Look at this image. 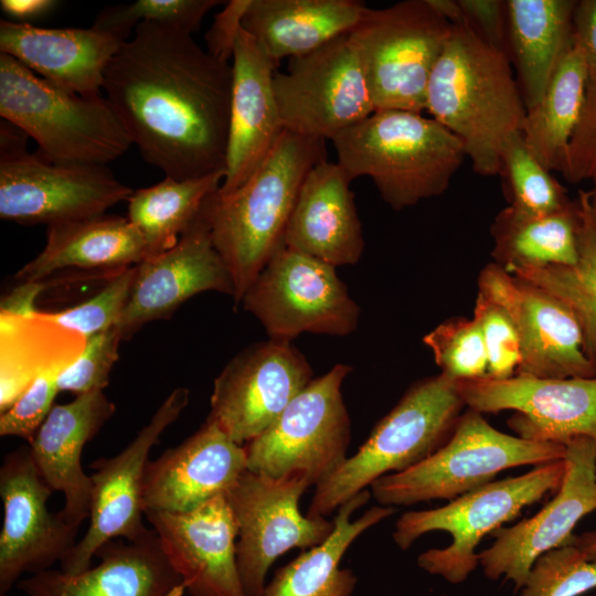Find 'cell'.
Returning <instances> with one entry per match:
<instances>
[{
	"mask_svg": "<svg viewBox=\"0 0 596 596\" xmlns=\"http://www.w3.org/2000/svg\"><path fill=\"white\" fill-rule=\"evenodd\" d=\"M233 72L192 34L141 22L109 63L104 91L143 160L166 177L223 172Z\"/></svg>",
	"mask_w": 596,
	"mask_h": 596,
	"instance_id": "1",
	"label": "cell"
},
{
	"mask_svg": "<svg viewBox=\"0 0 596 596\" xmlns=\"http://www.w3.org/2000/svg\"><path fill=\"white\" fill-rule=\"evenodd\" d=\"M425 110L459 138L472 170L483 177L499 174L503 143L522 130L526 115L507 53L467 21L451 25L428 81Z\"/></svg>",
	"mask_w": 596,
	"mask_h": 596,
	"instance_id": "2",
	"label": "cell"
},
{
	"mask_svg": "<svg viewBox=\"0 0 596 596\" xmlns=\"http://www.w3.org/2000/svg\"><path fill=\"white\" fill-rule=\"evenodd\" d=\"M324 159V140L284 130L270 153L242 187L226 194L216 190L205 199L201 212L232 276L235 307L284 246L299 188L310 169Z\"/></svg>",
	"mask_w": 596,
	"mask_h": 596,
	"instance_id": "3",
	"label": "cell"
},
{
	"mask_svg": "<svg viewBox=\"0 0 596 596\" xmlns=\"http://www.w3.org/2000/svg\"><path fill=\"white\" fill-rule=\"evenodd\" d=\"M331 141L350 177H369L397 211L443 194L467 158L451 131L409 110H375Z\"/></svg>",
	"mask_w": 596,
	"mask_h": 596,
	"instance_id": "4",
	"label": "cell"
},
{
	"mask_svg": "<svg viewBox=\"0 0 596 596\" xmlns=\"http://www.w3.org/2000/svg\"><path fill=\"white\" fill-rule=\"evenodd\" d=\"M465 406L443 373L415 382L356 453L315 487L307 515L327 518L381 477L427 459L450 438Z\"/></svg>",
	"mask_w": 596,
	"mask_h": 596,
	"instance_id": "5",
	"label": "cell"
},
{
	"mask_svg": "<svg viewBox=\"0 0 596 596\" xmlns=\"http://www.w3.org/2000/svg\"><path fill=\"white\" fill-rule=\"evenodd\" d=\"M0 116L34 139L38 152L52 162L106 166L132 145L106 97L58 88L3 53Z\"/></svg>",
	"mask_w": 596,
	"mask_h": 596,
	"instance_id": "6",
	"label": "cell"
},
{
	"mask_svg": "<svg viewBox=\"0 0 596 596\" xmlns=\"http://www.w3.org/2000/svg\"><path fill=\"white\" fill-rule=\"evenodd\" d=\"M564 469V459L534 466L523 475L492 481L443 507L405 512L395 523L393 541L407 550L428 532L449 533L448 546L421 553L417 564L450 584H461L479 566L476 549L480 541L517 519L524 508L546 493L556 492Z\"/></svg>",
	"mask_w": 596,
	"mask_h": 596,
	"instance_id": "7",
	"label": "cell"
},
{
	"mask_svg": "<svg viewBox=\"0 0 596 596\" xmlns=\"http://www.w3.org/2000/svg\"><path fill=\"white\" fill-rule=\"evenodd\" d=\"M565 454V445L502 433L483 414L467 407L443 447L405 471L375 480L371 492L387 507L434 499L450 501L494 481L501 471L561 460Z\"/></svg>",
	"mask_w": 596,
	"mask_h": 596,
	"instance_id": "8",
	"label": "cell"
},
{
	"mask_svg": "<svg viewBox=\"0 0 596 596\" xmlns=\"http://www.w3.org/2000/svg\"><path fill=\"white\" fill-rule=\"evenodd\" d=\"M451 25L427 0L365 9L350 38L375 110L426 109L428 81Z\"/></svg>",
	"mask_w": 596,
	"mask_h": 596,
	"instance_id": "9",
	"label": "cell"
},
{
	"mask_svg": "<svg viewBox=\"0 0 596 596\" xmlns=\"http://www.w3.org/2000/svg\"><path fill=\"white\" fill-rule=\"evenodd\" d=\"M28 135L0 125V217L24 225H52L106 213L134 190L106 166L60 163L26 149Z\"/></svg>",
	"mask_w": 596,
	"mask_h": 596,
	"instance_id": "10",
	"label": "cell"
},
{
	"mask_svg": "<svg viewBox=\"0 0 596 596\" xmlns=\"http://www.w3.org/2000/svg\"><path fill=\"white\" fill-rule=\"evenodd\" d=\"M352 366L336 364L313 380L260 435L244 445L247 469L274 478L304 475L311 486L348 458L351 421L342 384Z\"/></svg>",
	"mask_w": 596,
	"mask_h": 596,
	"instance_id": "11",
	"label": "cell"
},
{
	"mask_svg": "<svg viewBox=\"0 0 596 596\" xmlns=\"http://www.w3.org/2000/svg\"><path fill=\"white\" fill-rule=\"evenodd\" d=\"M269 339L291 342L301 333L342 337L359 323L360 307L336 267L279 248L244 294L241 304Z\"/></svg>",
	"mask_w": 596,
	"mask_h": 596,
	"instance_id": "12",
	"label": "cell"
},
{
	"mask_svg": "<svg viewBox=\"0 0 596 596\" xmlns=\"http://www.w3.org/2000/svg\"><path fill=\"white\" fill-rule=\"evenodd\" d=\"M309 487L300 473L274 478L247 469L224 493L237 525L236 562L246 596L264 595L268 570L284 553L317 546L333 531V520L301 513Z\"/></svg>",
	"mask_w": 596,
	"mask_h": 596,
	"instance_id": "13",
	"label": "cell"
},
{
	"mask_svg": "<svg viewBox=\"0 0 596 596\" xmlns=\"http://www.w3.org/2000/svg\"><path fill=\"white\" fill-rule=\"evenodd\" d=\"M274 91L284 129L307 138L332 140L375 111L350 32L289 58Z\"/></svg>",
	"mask_w": 596,
	"mask_h": 596,
	"instance_id": "14",
	"label": "cell"
},
{
	"mask_svg": "<svg viewBox=\"0 0 596 596\" xmlns=\"http://www.w3.org/2000/svg\"><path fill=\"white\" fill-rule=\"evenodd\" d=\"M187 387L174 389L149 423L116 456L92 464L89 524L84 536L60 563L61 571L79 574L92 566L98 550L117 538L136 541L151 529L143 525V485L151 448L189 403Z\"/></svg>",
	"mask_w": 596,
	"mask_h": 596,
	"instance_id": "15",
	"label": "cell"
},
{
	"mask_svg": "<svg viewBox=\"0 0 596 596\" xmlns=\"http://www.w3.org/2000/svg\"><path fill=\"white\" fill-rule=\"evenodd\" d=\"M312 380L310 364L291 342L253 343L215 377L207 418L244 446L266 430Z\"/></svg>",
	"mask_w": 596,
	"mask_h": 596,
	"instance_id": "16",
	"label": "cell"
},
{
	"mask_svg": "<svg viewBox=\"0 0 596 596\" xmlns=\"http://www.w3.org/2000/svg\"><path fill=\"white\" fill-rule=\"evenodd\" d=\"M565 446L564 475L552 499L534 515L494 531V542L478 553L489 579L510 581L520 590L535 560L573 544L576 524L596 511V443L579 437Z\"/></svg>",
	"mask_w": 596,
	"mask_h": 596,
	"instance_id": "17",
	"label": "cell"
},
{
	"mask_svg": "<svg viewBox=\"0 0 596 596\" xmlns=\"http://www.w3.org/2000/svg\"><path fill=\"white\" fill-rule=\"evenodd\" d=\"M468 408L481 414L514 411L508 426L517 436L566 445L586 437L596 443V376L543 379L514 374L454 380Z\"/></svg>",
	"mask_w": 596,
	"mask_h": 596,
	"instance_id": "18",
	"label": "cell"
},
{
	"mask_svg": "<svg viewBox=\"0 0 596 596\" xmlns=\"http://www.w3.org/2000/svg\"><path fill=\"white\" fill-rule=\"evenodd\" d=\"M52 492L29 447L4 457L0 468V596L18 585L23 574L34 575L61 563L77 543L79 529L70 524L61 511L49 510Z\"/></svg>",
	"mask_w": 596,
	"mask_h": 596,
	"instance_id": "19",
	"label": "cell"
},
{
	"mask_svg": "<svg viewBox=\"0 0 596 596\" xmlns=\"http://www.w3.org/2000/svg\"><path fill=\"white\" fill-rule=\"evenodd\" d=\"M477 285L478 292L499 304L517 327L522 360L515 374L543 379L596 376L582 329L562 301L493 262L482 268Z\"/></svg>",
	"mask_w": 596,
	"mask_h": 596,
	"instance_id": "20",
	"label": "cell"
},
{
	"mask_svg": "<svg viewBox=\"0 0 596 596\" xmlns=\"http://www.w3.org/2000/svg\"><path fill=\"white\" fill-rule=\"evenodd\" d=\"M204 291L233 297L234 285L200 210L174 246L136 265L130 296L116 324L121 340H129L153 320L170 318L183 302Z\"/></svg>",
	"mask_w": 596,
	"mask_h": 596,
	"instance_id": "21",
	"label": "cell"
},
{
	"mask_svg": "<svg viewBox=\"0 0 596 596\" xmlns=\"http://www.w3.org/2000/svg\"><path fill=\"white\" fill-rule=\"evenodd\" d=\"M145 518L190 596H246L236 562L237 525L224 497L188 512Z\"/></svg>",
	"mask_w": 596,
	"mask_h": 596,
	"instance_id": "22",
	"label": "cell"
},
{
	"mask_svg": "<svg viewBox=\"0 0 596 596\" xmlns=\"http://www.w3.org/2000/svg\"><path fill=\"white\" fill-rule=\"evenodd\" d=\"M247 470L244 446L215 422L149 460L143 485L146 511L188 512L224 494Z\"/></svg>",
	"mask_w": 596,
	"mask_h": 596,
	"instance_id": "23",
	"label": "cell"
},
{
	"mask_svg": "<svg viewBox=\"0 0 596 596\" xmlns=\"http://www.w3.org/2000/svg\"><path fill=\"white\" fill-rule=\"evenodd\" d=\"M226 169L220 193L242 187L270 153L284 126L274 91L278 64L243 28L233 54Z\"/></svg>",
	"mask_w": 596,
	"mask_h": 596,
	"instance_id": "24",
	"label": "cell"
},
{
	"mask_svg": "<svg viewBox=\"0 0 596 596\" xmlns=\"http://www.w3.org/2000/svg\"><path fill=\"white\" fill-rule=\"evenodd\" d=\"M98 564L70 575L47 570L18 583L28 596H184L185 586L151 531L136 541H109Z\"/></svg>",
	"mask_w": 596,
	"mask_h": 596,
	"instance_id": "25",
	"label": "cell"
},
{
	"mask_svg": "<svg viewBox=\"0 0 596 596\" xmlns=\"http://www.w3.org/2000/svg\"><path fill=\"white\" fill-rule=\"evenodd\" d=\"M338 162L320 161L305 177L284 236V246L334 267L356 264L364 249L350 184Z\"/></svg>",
	"mask_w": 596,
	"mask_h": 596,
	"instance_id": "26",
	"label": "cell"
},
{
	"mask_svg": "<svg viewBox=\"0 0 596 596\" xmlns=\"http://www.w3.org/2000/svg\"><path fill=\"white\" fill-rule=\"evenodd\" d=\"M126 41L93 26L41 28L0 21V52L52 85L83 96L104 89L106 70Z\"/></svg>",
	"mask_w": 596,
	"mask_h": 596,
	"instance_id": "27",
	"label": "cell"
},
{
	"mask_svg": "<svg viewBox=\"0 0 596 596\" xmlns=\"http://www.w3.org/2000/svg\"><path fill=\"white\" fill-rule=\"evenodd\" d=\"M115 411L104 391L76 395L70 403L54 405L29 441L41 476L53 491L64 496L63 518L78 529L89 518L92 496V480L83 470L82 453Z\"/></svg>",
	"mask_w": 596,
	"mask_h": 596,
	"instance_id": "28",
	"label": "cell"
},
{
	"mask_svg": "<svg viewBox=\"0 0 596 596\" xmlns=\"http://www.w3.org/2000/svg\"><path fill=\"white\" fill-rule=\"evenodd\" d=\"M146 257L145 242L128 217L104 213L49 225L45 246L14 280L39 283L71 268L118 272Z\"/></svg>",
	"mask_w": 596,
	"mask_h": 596,
	"instance_id": "29",
	"label": "cell"
},
{
	"mask_svg": "<svg viewBox=\"0 0 596 596\" xmlns=\"http://www.w3.org/2000/svg\"><path fill=\"white\" fill-rule=\"evenodd\" d=\"M366 8L360 0H252L242 28L279 64L349 33Z\"/></svg>",
	"mask_w": 596,
	"mask_h": 596,
	"instance_id": "30",
	"label": "cell"
},
{
	"mask_svg": "<svg viewBox=\"0 0 596 596\" xmlns=\"http://www.w3.org/2000/svg\"><path fill=\"white\" fill-rule=\"evenodd\" d=\"M86 341L40 309L25 315L0 312V413L39 377L67 370Z\"/></svg>",
	"mask_w": 596,
	"mask_h": 596,
	"instance_id": "31",
	"label": "cell"
},
{
	"mask_svg": "<svg viewBox=\"0 0 596 596\" xmlns=\"http://www.w3.org/2000/svg\"><path fill=\"white\" fill-rule=\"evenodd\" d=\"M576 0H505V53L526 110L542 98L572 43Z\"/></svg>",
	"mask_w": 596,
	"mask_h": 596,
	"instance_id": "32",
	"label": "cell"
},
{
	"mask_svg": "<svg viewBox=\"0 0 596 596\" xmlns=\"http://www.w3.org/2000/svg\"><path fill=\"white\" fill-rule=\"evenodd\" d=\"M370 497L363 490L342 503L336 511L331 534L279 567L263 596H351L358 577L352 570L340 567L344 553L362 533L395 512L394 507L375 505L352 520Z\"/></svg>",
	"mask_w": 596,
	"mask_h": 596,
	"instance_id": "33",
	"label": "cell"
},
{
	"mask_svg": "<svg viewBox=\"0 0 596 596\" xmlns=\"http://www.w3.org/2000/svg\"><path fill=\"white\" fill-rule=\"evenodd\" d=\"M579 206L544 215L525 214L507 206L491 224L493 263L512 274L523 268L573 265L578 257Z\"/></svg>",
	"mask_w": 596,
	"mask_h": 596,
	"instance_id": "34",
	"label": "cell"
},
{
	"mask_svg": "<svg viewBox=\"0 0 596 596\" xmlns=\"http://www.w3.org/2000/svg\"><path fill=\"white\" fill-rule=\"evenodd\" d=\"M589 67L573 43L562 55L541 100L526 110L523 139L550 171L562 172L571 137L581 117Z\"/></svg>",
	"mask_w": 596,
	"mask_h": 596,
	"instance_id": "35",
	"label": "cell"
},
{
	"mask_svg": "<svg viewBox=\"0 0 596 596\" xmlns=\"http://www.w3.org/2000/svg\"><path fill=\"white\" fill-rule=\"evenodd\" d=\"M224 174L217 172L188 180L164 177L155 185L132 192L127 217L140 233L147 257L178 243L198 217L205 199L220 189Z\"/></svg>",
	"mask_w": 596,
	"mask_h": 596,
	"instance_id": "36",
	"label": "cell"
},
{
	"mask_svg": "<svg viewBox=\"0 0 596 596\" xmlns=\"http://www.w3.org/2000/svg\"><path fill=\"white\" fill-rule=\"evenodd\" d=\"M578 257L573 265L523 268L512 275L528 280L562 301L576 318L587 356L596 365V214L589 191L577 193Z\"/></svg>",
	"mask_w": 596,
	"mask_h": 596,
	"instance_id": "37",
	"label": "cell"
},
{
	"mask_svg": "<svg viewBox=\"0 0 596 596\" xmlns=\"http://www.w3.org/2000/svg\"><path fill=\"white\" fill-rule=\"evenodd\" d=\"M498 175L509 206L519 212L544 215L573 202L565 187L529 150L521 131L503 143Z\"/></svg>",
	"mask_w": 596,
	"mask_h": 596,
	"instance_id": "38",
	"label": "cell"
},
{
	"mask_svg": "<svg viewBox=\"0 0 596 596\" xmlns=\"http://www.w3.org/2000/svg\"><path fill=\"white\" fill-rule=\"evenodd\" d=\"M219 0H138L129 4H118L103 9L93 28L110 33L124 41L131 30L141 22H155L183 30L192 34L205 14Z\"/></svg>",
	"mask_w": 596,
	"mask_h": 596,
	"instance_id": "39",
	"label": "cell"
},
{
	"mask_svg": "<svg viewBox=\"0 0 596 596\" xmlns=\"http://www.w3.org/2000/svg\"><path fill=\"white\" fill-rule=\"evenodd\" d=\"M440 373L451 380L487 377L488 358L481 329L473 318L448 319L424 338Z\"/></svg>",
	"mask_w": 596,
	"mask_h": 596,
	"instance_id": "40",
	"label": "cell"
},
{
	"mask_svg": "<svg viewBox=\"0 0 596 596\" xmlns=\"http://www.w3.org/2000/svg\"><path fill=\"white\" fill-rule=\"evenodd\" d=\"M596 589V564L573 543L533 563L520 596H584Z\"/></svg>",
	"mask_w": 596,
	"mask_h": 596,
	"instance_id": "41",
	"label": "cell"
},
{
	"mask_svg": "<svg viewBox=\"0 0 596 596\" xmlns=\"http://www.w3.org/2000/svg\"><path fill=\"white\" fill-rule=\"evenodd\" d=\"M136 265L111 276L88 299L58 311H44L63 326L86 338L116 327L128 302Z\"/></svg>",
	"mask_w": 596,
	"mask_h": 596,
	"instance_id": "42",
	"label": "cell"
},
{
	"mask_svg": "<svg viewBox=\"0 0 596 596\" xmlns=\"http://www.w3.org/2000/svg\"><path fill=\"white\" fill-rule=\"evenodd\" d=\"M472 318L478 322L485 341L487 377H512L522 360L520 336L513 320L499 304L480 292L477 294Z\"/></svg>",
	"mask_w": 596,
	"mask_h": 596,
	"instance_id": "43",
	"label": "cell"
},
{
	"mask_svg": "<svg viewBox=\"0 0 596 596\" xmlns=\"http://www.w3.org/2000/svg\"><path fill=\"white\" fill-rule=\"evenodd\" d=\"M120 341L116 327L88 337L81 356L58 376L60 392L70 391L79 395L104 391L113 366L119 359Z\"/></svg>",
	"mask_w": 596,
	"mask_h": 596,
	"instance_id": "44",
	"label": "cell"
},
{
	"mask_svg": "<svg viewBox=\"0 0 596 596\" xmlns=\"http://www.w3.org/2000/svg\"><path fill=\"white\" fill-rule=\"evenodd\" d=\"M61 373L39 377L7 411L0 413V435L31 441L51 409L60 392Z\"/></svg>",
	"mask_w": 596,
	"mask_h": 596,
	"instance_id": "45",
	"label": "cell"
},
{
	"mask_svg": "<svg viewBox=\"0 0 596 596\" xmlns=\"http://www.w3.org/2000/svg\"><path fill=\"white\" fill-rule=\"evenodd\" d=\"M572 183L596 177V70L589 68L584 104L561 172Z\"/></svg>",
	"mask_w": 596,
	"mask_h": 596,
	"instance_id": "46",
	"label": "cell"
},
{
	"mask_svg": "<svg viewBox=\"0 0 596 596\" xmlns=\"http://www.w3.org/2000/svg\"><path fill=\"white\" fill-rule=\"evenodd\" d=\"M252 0H231L215 14L205 33L206 51L214 58L228 63L233 58L235 44L242 30L243 18Z\"/></svg>",
	"mask_w": 596,
	"mask_h": 596,
	"instance_id": "47",
	"label": "cell"
},
{
	"mask_svg": "<svg viewBox=\"0 0 596 596\" xmlns=\"http://www.w3.org/2000/svg\"><path fill=\"white\" fill-rule=\"evenodd\" d=\"M466 21L488 44L505 52V0H458Z\"/></svg>",
	"mask_w": 596,
	"mask_h": 596,
	"instance_id": "48",
	"label": "cell"
},
{
	"mask_svg": "<svg viewBox=\"0 0 596 596\" xmlns=\"http://www.w3.org/2000/svg\"><path fill=\"white\" fill-rule=\"evenodd\" d=\"M572 41L583 51L588 67L596 70V0L576 1Z\"/></svg>",
	"mask_w": 596,
	"mask_h": 596,
	"instance_id": "49",
	"label": "cell"
},
{
	"mask_svg": "<svg viewBox=\"0 0 596 596\" xmlns=\"http://www.w3.org/2000/svg\"><path fill=\"white\" fill-rule=\"evenodd\" d=\"M55 0H1V10L13 22L29 23L51 13L57 6Z\"/></svg>",
	"mask_w": 596,
	"mask_h": 596,
	"instance_id": "50",
	"label": "cell"
},
{
	"mask_svg": "<svg viewBox=\"0 0 596 596\" xmlns=\"http://www.w3.org/2000/svg\"><path fill=\"white\" fill-rule=\"evenodd\" d=\"M432 8L451 24L466 21L458 0H427Z\"/></svg>",
	"mask_w": 596,
	"mask_h": 596,
	"instance_id": "51",
	"label": "cell"
},
{
	"mask_svg": "<svg viewBox=\"0 0 596 596\" xmlns=\"http://www.w3.org/2000/svg\"><path fill=\"white\" fill-rule=\"evenodd\" d=\"M574 544L589 562L596 564V530L575 535Z\"/></svg>",
	"mask_w": 596,
	"mask_h": 596,
	"instance_id": "52",
	"label": "cell"
},
{
	"mask_svg": "<svg viewBox=\"0 0 596 596\" xmlns=\"http://www.w3.org/2000/svg\"><path fill=\"white\" fill-rule=\"evenodd\" d=\"M593 188L589 191V199L593 206V210L596 214V177L592 179Z\"/></svg>",
	"mask_w": 596,
	"mask_h": 596,
	"instance_id": "53",
	"label": "cell"
},
{
	"mask_svg": "<svg viewBox=\"0 0 596 596\" xmlns=\"http://www.w3.org/2000/svg\"><path fill=\"white\" fill-rule=\"evenodd\" d=\"M584 596H586V595H584ZM588 596H596V594H594V595H588Z\"/></svg>",
	"mask_w": 596,
	"mask_h": 596,
	"instance_id": "54",
	"label": "cell"
}]
</instances>
